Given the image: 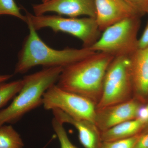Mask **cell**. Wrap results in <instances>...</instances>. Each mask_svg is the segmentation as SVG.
Here are the masks:
<instances>
[{
	"instance_id": "obj_5",
	"label": "cell",
	"mask_w": 148,
	"mask_h": 148,
	"mask_svg": "<svg viewBox=\"0 0 148 148\" xmlns=\"http://www.w3.org/2000/svg\"><path fill=\"white\" fill-rule=\"evenodd\" d=\"M138 16L125 18L106 28L98 40L89 48L114 57L129 56L138 49Z\"/></svg>"
},
{
	"instance_id": "obj_10",
	"label": "cell",
	"mask_w": 148,
	"mask_h": 148,
	"mask_svg": "<svg viewBox=\"0 0 148 148\" xmlns=\"http://www.w3.org/2000/svg\"><path fill=\"white\" fill-rule=\"evenodd\" d=\"M96 19L101 32L125 18L139 14L124 0H95Z\"/></svg>"
},
{
	"instance_id": "obj_11",
	"label": "cell",
	"mask_w": 148,
	"mask_h": 148,
	"mask_svg": "<svg viewBox=\"0 0 148 148\" xmlns=\"http://www.w3.org/2000/svg\"><path fill=\"white\" fill-rule=\"evenodd\" d=\"M53 117L63 124L73 126L78 132L80 143L84 148H101L102 141L101 132L95 123L83 120L76 119L58 109L52 110Z\"/></svg>"
},
{
	"instance_id": "obj_6",
	"label": "cell",
	"mask_w": 148,
	"mask_h": 148,
	"mask_svg": "<svg viewBox=\"0 0 148 148\" xmlns=\"http://www.w3.org/2000/svg\"><path fill=\"white\" fill-rule=\"evenodd\" d=\"M132 90L129 56L114 57L105 74L102 95L96 110L129 100Z\"/></svg>"
},
{
	"instance_id": "obj_24",
	"label": "cell",
	"mask_w": 148,
	"mask_h": 148,
	"mask_svg": "<svg viewBox=\"0 0 148 148\" xmlns=\"http://www.w3.org/2000/svg\"><path fill=\"white\" fill-rule=\"evenodd\" d=\"M49 1V0H42V2H45L48 1Z\"/></svg>"
},
{
	"instance_id": "obj_15",
	"label": "cell",
	"mask_w": 148,
	"mask_h": 148,
	"mask_svg": "<svg viewBox=\"0 0 148 148\" xmlns=\"http://www.w3.org/2000/svg\"><path fill=\"white\" fill-rule=\"evenodd\" d=\"M22 85V79L0 83V108L16 96L21 90Z\"/></svg>"
},
{
	"instance_id": "obj_25",
	"label": "cell",
	"mask_w": 148,
	"mask_h": 148,
	"mask_svg": "<svg viewBox=\"0 0 148 148\" xmlns=\"http://www.w3.org/2000/svg\"><path fill=\"white\" fill-rule=\"evenodd\" d=\"M46 146H45L44 147H43L42 148H46Z\"/></svg>"
},
{
	"instance_id": "obj_13",
	"label": "cell",
	"mask_w": 148,
	"mask_h": 148,
	"mask_svg": "<svg viewBox=\"0 0 148 148\" xmlns=\"http://www.w3.org/2000/svg\"><path fill=\"white\" fill-rule=\"evenodd\" d=\"M146 119L139 116L122 123L101 132L103 142L114 141L130 138L140 134L146 125Z\"/></svg>"
},
{
	"instance_id": "obj_17",
	"label": "cell",
	"mask_w": 148,
	"mask_h": 148,
	"mask_svg": "<svg viewBox=\"0 0 148 148\" xmlns=\"http://www.w3.org/2000/svg\"><path fill=\"white\" fill-rule=\"evenodd\" d=\"M3 14L12 15L27 22L26 16L21 13V8L14 0H0V15Z\"/></svg>"
},
{
	"instance_id": "obj_4",
	"label": "cell",
	"mask_w": 148,
	"mask_h": 148,
	"mask_svg": "<svg viewBox=\"0 0 148 148\" xmlns=\"http://www.w3.org/2000/svg\"><path fill=\"white\" fill-rule=\"evenodd\" d=\"M26 23L32 24L35 30L49 28L56 33L62 32L78 38L83 47L89 48L95 43L100 36V29L96 19L63 17L61 15H36L26 11Z\"/></svg>"
},
{
	"instance_id": "obj_22",
	"label": "cell",
	"mask_w": 148,
	"mask_h": 148,
	"mask_svg": "<svg viewBox=\"0 0 148 148\" xmlns=\"http://www.w3.org/2000/svg\"><path fill=\"white\" fill-rule=\"evenodd\" d=\"M12 77V75H0V83L5 82Z\"/></svg>"
},
{
	"instance_id": "obj_19",
	"label": "cell",
	"mask_w": 148,
	"mask_h": 148,
	"mask_svg": "<svg viewBox=\"0 0 148 148\" xmlns=\"http://www.w3.org/2000/svg\"><path fill=\"white\" fill-rule=\"evenodd\" d=\"M131 8L140 14L147 12L148 10V0H124Z\"/></svg>"
},
{
	"instance_id": "obj_9",
	"label": "cell",
	"mask_w": 148,
	"mask_h": 148,
	"mask_svg": "<svg viewBox=\"0 0 148 148\" xmlns=\"http://www.w3.org/2000/svg\"><path fill=\"white\" fill-rule=\"evenodd\" d=\"M141 106L135 99L96 110L95 124L101 132L140 115Z\"/></svg>"
},
{
	"instance_id": "obj_16",
	"label": "cell",
	"mask_w": 148,
	"mask_h": 148,
	"mask_svg": "<svg viewBox=\"0 0 148 148\" xmlns=\"http://www.w3.org/2000/svg\"><path fill=\"white\" fill-rule=\"evenodd\" d=\"M51 123L53 130L59 140L61 148H78L69 139L64 128V124L54 117L52 120Z\"/></svg>"
},
{
	"instance_id": "obj_7",
	"label": "cell",
	"mask_w": 148,
	"mask_h": 148,
	"mask_svg": "<svg viewBox=\"0 0 148 148\" xmlns=\"http://www.w3.org/2000/svg\"><path fill=\"white\" fill-rule=\"evenodd\" d=\"M42 105L46 110L58 109L76 119L95 123L96 105L89 98L60 88L56 84L44 94Z\"/></svg>"
},
{
	"instance_id": "obj_21",
	"label": "cell",
	"mask_w": 148,
	"mask_h": 148,
	"mask_svg": "<svg viewBox=\"0 0 148 148\" xmlns=\"http://www.w3.org/2000/svg\"><path fill=\"white\" fill-rule=\"evenodd\" d=\"M134 148H148V132L141 133Z\"/></svg>"
},
{
	"instance_id": "obj_14",
	"label": "cell",
	"mask_w": 148,
	"mask_h": 148,
	"mask_svg": "<svg viewBox=\"0 0 148 148\" xmlns=\"http://www.w3.org/2000/svg\"><path fill=\"white\" fill-rule=\"evenodd\" d=\"M20 135L11 125L0 126V148H24Z\"/></svg>"
},
{
	"instance_id": "obj_12",
	"label": "cell",
	"mask_w": 148,
	"mask_h": 148,
	"mask_svg": "<svg viewBox=\"0 0 148 148\" xmlns=\"http://www.w3.org/2000/svg\"><path fill=\"white\" fill-rule=\"evenodd\" d=\"M133 89L138 96L148 95V47L138 49L129 56Z\"/></svg>"
},
{
	"instance_id": "obj_8",
	"label": "cell",
	"mask_w": 148,
	"mask_h": 148,
	"mask_svg": "<svg viewBox=\"0 0 148 148\" xmlns=\"http://www.w3.org/2000/svg\"><path fill=\"white\" fill-rule=\"evenodd\" d=\"M33 9L36 15L53 12L72 18L86 16L95 18L96 16L95 0H49L33 5Z\"/></svg>"
},
{
	"instance_id": "obj_3",
	"label": "cell",
	"mask_w": 148,
	"mask_h": 148,
	"mask_svg": "<svg viewBox=\"0 0 148 148\" xmlns=\"http://www.w3.org/2000/svg\"><path fill=\"white\" fill-rule=\"evenodd\" d=\"M63 67L46 68L25 76L21 90L10 105L0 111V126L13 123L34 109L42 105L44 94L58 82Z\"/></svg>"
},
{
	"instance_id": "obj_20",
	"label": "cell",
	"mask_w": 148,
	"mask_h": 148,
	"mask_svg": "<svg viewBox=\"0 0 148 148\" xmlns=\"http://www.w3.org/2000/svg\"><path fill=\"white\" fill-rule=\"evenodd\" d=\"M138 49H144L148 47V22L144 30L143 34L140 38L138 40Z\"/></svg>"
},
{
	"instance_id": "obj_23",
	"label": "cell",
	"mask_w": 148,
	"mask_h": 148,
	"mask_svg": "<svg viewBox=\"0 0 148 148\" xmlns=\"http://www.w3.org/2000/svg\"><path fill=\"white\" fill-rule=\"evenodd\" d=\"M145 111H146V121H147V123L146 125L148 124V104L147 106L145 108Z\"/></svg>"
},
{
	"instance_id": "obj_18",
	"label": "cell",
	"mask_w": 148,
	"mask_h": 148,
	"mask_svg": "<svg viewBox=\"0 0 148 148\" xmlns=\"http://www.w3.org/2000/svg\"><path fill=\"white\" fill-rule=\"evenodd\" d=\"M141 134L121 140L103 142L101 148H134Z\"/></svg>"
},
{
	"instance_id": "obj_2",
	"label": "cell",
	"mask_w": 148,
	"mask_h": 148,
	"mask_svg": "<svg viewBox=\"0 0 148 148\" xmlns=\"http://www.w3.org/2000/svg\"><path fill=\"white\" fill-rule=\"evenodd\" d=\"M27 24L29 33L18 53V61L14 69L15 74L25 73L38 66L46 68H64L95 52L89 48H66L62 50L52 48L43 41L32 24Z\"/></svg>"
},
{
	"instance_id": "obj_26",
	"label": "cell",
	"mask_w": 148,
	"mask_h": 148,
	"mask_svg": "<svg viewBox=\"0 0 148 148\" xmlns=\"http://www.w3.org/2000/svg\"><path fill=\"white\" fill-rule=\"evenodd\" d=\"M147 13H148V10L147 11Z\"/></svg>"
},
{
	"instance_id": "obj_1",
	"label": "cell",
	"mask_w": 148,
	"mask_h": 148,
	"mask_svg": "<svg viewBox=\"0 0 148 148\" xmlns=\"http://www.w3.org/2000/svg\"><path fill=\"white\" fill-rule=\"evenodd\" d=\"M114 58L108 53L95 52L63 68L56 85L89 98L96 106L102 95L106 71Z\"/></svg>"
}]
</instances>
